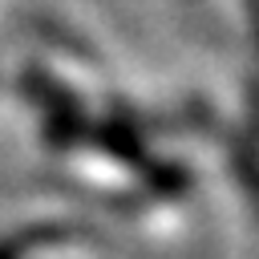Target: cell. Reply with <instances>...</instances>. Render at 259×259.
Returning <instances> with one entry per match:
<instances>
[{
    "instance_id": "obj_1",
    "label": "cell",
    "mask_w": 259,
    "mask_h": 259,
    "mask_svg": "<svg viewBox=\"0 0 259 259\" xmlns=\"http://www.w3.org/2000/svg\"><path fill=\"white\" fill-rule=\"evenodd\" d=\"M40 239H53V235H20V239H0V259H20L24 247L40 243Z\"/></svg>"
}]
</instances>
